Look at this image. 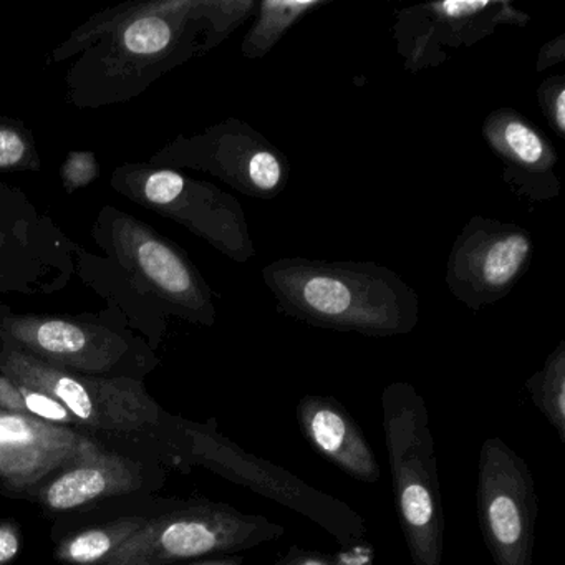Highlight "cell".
I'll return each mask as SVG.
<instances>
[{
  "label": "cell",
  "instance_id": "23",
  "mask_svg": "<svg viewBox=\"0 0 565 565\" xmlns=\"http://www.w3.org/2000/svg\"><path fill=\"white\" fill-rule=\"evenodd\" d=\"M253 8V2L198 0V18L203 19L204 24L211 29L210 34L204 38L203 54L221 42L231 29L236 28Z\"/></svg>",
  "mask_w": 565,
  "mask_h": 565
},
{
  "label": "cell",
  "instance_id": "2",
  "mask_svg": "<svg viewBox=\"0 0 565 565\" xmlns=\"http://www.w3.org/2000/svg\"><path fill=\"white\" fill-rule=\"evenodd\" d=\"M290 316L363 335L406 333L416 323V299L395 276L356 264H273L264 273Z\"/></svg>",
  "mask_w": 565,
  "mask_h": 565
},
{
  "label": "cell",
  "instance_id": "8",
  "mask_svg": "<svg viewBox=\"0 0 565 565\" xmlns=\"http://www.w3.org/2000/svg\"><path fill=\"white\" fill-rule=\"evenodd\" d=\"M0 343L67 372L130 379L143 345L134 335L84 317L14 313L4 306H0Z\"/></svg>",
  "mask_w": 565,
  "mask_h": 565
},
{
  "label": "cell",
  "instance_id": "21",
  "mask_svg": "<svg viewBox=\"0 0 565 565\" xmlns=\"http://www.w3.org/2000/svg\"><path fill=\"white\" fill-rule=\"evenodd\" d=\"M42 158L34 134L18 118L0 117V173H39Z\"/></svg>",
  "mask_w": 565,
  "mask_h": 565
},
{
  "label": "cell",
  "instance_id": "13",
  "mask_svg": "<svg viewBox=\"0 0 565 565\" xmlns=\"http://www.w3.org/2000/svg\"><path fill=\"white\" fill-rule=\"evenodd\" d=\"M531 236L515 226L469 224L449 260V286L468 303H488L512 289L527 267Z\"/></svg>",
  "mask_w": 565,
  "mask_h": 565
},
{
  "label": "cell",
  "instance_id": "3",
  "mask_svg": "<svg viewBox=\"0 0 565 565\" xmlns=\"http://www.w3.org/2000/svg\"><path fill=\"white\" fill-rule=\"evenodd\" d=\"M383 431L399 527L413 565H443L446 519L435 438L415 386L392 383L382 393Z\"/></svg>",
  "mask_w": 565,
  "mask_h": 565
},
{
  "label": "cell",
  "instance_id": "4",
  "mask_svg": "<svg viewBox=\"0 0 565 565\" xmlns=\"http://www.w3.org/2000/svg\"><path fill=\"white\" fill-rule=\"evenodd\" d=\"M284 534V525L223 502H177L167 512L148 519L100 565H183L213 555H236Z\"/></svg>",
  "mask_w": 565,
  "mask_h": 565
},
{
  "label": "cell",
  "instance_id": "27",
  "mask_svg": "<svg viewBox=\"0 0 565 565\" xmlns=\"http://www.w3.org/2000/svg\"><path fill=\"white\" fill-rule=\"evenodd\" d=\"M21 552V532L11 522H0V565H9Z\"/></svg>",
  "mask_w": 565,
  "mask_h": 565
},
{
  "label": "cell",
  "instance_id": "10",
  "mask_svg": "<svg viewBox=\"0 0 565 565\" xmlns=\"http://www.w3.org/2000/svg\"><path fill=\"white\" fill-rule=\"evenodd\" d=\"M479 529L495 565H532L539 501L524 458L502 438L481 445L476 488Z\"/></svg>",
  "mask_w": 565,
  "mask_h": 565
},
{
  "label": "cell",
  "instance_id": "20",
  "mask_svg": "<svg viewBox=\"0 0 565 565\" xmlns=\"http://www.w3.org/2000/svg\"><path fill=\"white\" fill-rule=\"evenodd\" d=\"M320 2H263L256 25L244 42L246 57H263L307 11Z\"/></svg>",
  "mask_w": 565,
  "mask_h": 565
},
{
  "label": "cell",
  "instance_id": "19",
  "mask_svg": "<svg viewBox=\"0 0 565 565\" xmlns=\"http://www.w3.org/2000/svg\"><path fill=\"white\" fill-rule=\"evenodd\" d=\"M150 4L151 0H147V2L130 0V2H124V4L107 9L100 14H95L81 28L75 29L57 49H54L51 55L52 62L58 64V62L68 61V58L82 54L92 45L114 34L120 25L127 24L130 19L137 18L138 14L147 11Z\"/></svg>",
  "mask_w": 565,
  "mask_h": 565
},
{
  "label": "cell",
  "instance_id": "17",
  "mask_svg": "<svg viewBox=\"0 0 565 565\" xmlns=\"http://www.w3.org/2000/svg\"><path fill=\"white\" fill-rule=\"evenodd\" d=\"M148 519L145 515H127L104 525L85 529L64 539L55 548V558L64 565H100L131 535L137 534Z\"/></svg>",
  "mask_w": 565,
  "mask_h": 565
},
{
  "label": "cell",
  "instance_id": "11",
  "mask_svg": "<svg viewBox=\"0 0 565 565\" xmlns=\"http://www.w3.org/2000/svg\"><path fill=\"white\" fill-rule=\"evenodd\" d=\"M107 451L92 433L0 409V488L44 486L71 466Z\"/></svg>",
  "mask_w": 565,
  "mask_h": 565
},
{
  "label": "cell",
  "instance_id": "12",
  "mask_svg": "<svg viewBox=\"0 0 565 565\" xmlns=\"http://www.w3.org/2000/svg\"><path fill=\"white\" fill-rule=\"evenodd\" d=\"M147 163L207 171L246 193L270 194L284 181V164L267 147H254V135L237 124H223L194 137H178Z\"/></svg>",
  "mask_w": 565,
  "mask_h": 565
},
{
  "label": "cell",
  "instance_id": "16",
  "mask_svg": "<svg viewBox=\"0 0 565 565\" xmlns=\"http://www.w3.org/2000/svg\"><path fill=\"white\" fill-rule=\"evenodd\" d=\"M484 137L502 160L522 173H547L555 153L545 138L511 111H498L486 121Z\"/></svg>",
  "mask_w": 565,
  "mask_h": 565
},
{
  "label": "cell",
  "instance_id": "7",
  "mask_svg": "<svg viewBox=\"0 0 565 565\" xmlns=\"http://www.w3.org/2000/svg\"><path fill=\"white\" fill-rule=\"evenodd\" d=\"M180 456L312 519L342 547L365 541V519L349 504L306 484L280 466L244 451L207 425L190 423L181 428Z\"/></svg>",
  "mask_w": 565,
  "mask_h": 565
},
{
  "label": "cell",
  "instance_id": "15",
  "mask_svg": "<svg viewBox=\"0 0 565 565\" xmlns=\"http://www.w3.org/2000/svg\"><path fill=\"white\" fill-rule=\"evenodd\" d=\"M148 472L140 462L104 451L71 466L42 486L41 502L54 512H72L108 498H120L147 488Z\"/></svg>",
  "mask_w": 565,
  "mask_h": 565
},
{
  "label": "cell",
  "instance_id": "26",
  "mask_svg": "<svg viewBox=\"0 0 565 565\" xmlns=\"http://www.w3.org/2000/svg\"><path fill=\"white\" fill-rule=\"evenodd\" d=\"M539 95L544 105L545 115L561 137L565 135V88L562 78H551L542 85Z\"/></svg>",
  "mask_w": 565,
  "mask_h": 565
},
{
  "label": "cell",
  "instance_id": "14",
  "mask_svg": "<svg viewBox=\"0 0 565 565\" xmlns=\"http://www.w3.org/2000/svg\"><path fill=\"white\" fill-rule=\"evenodd\" d=\"M306 441L323 459L365 484L382 479L375 452L349 409L332 396L307 395L296 408Z\"/></svg>",
  "mask_w": 565,
  "mask_h": 565
},
{
  "label": "cell",
  "instance_id": "28",
  "mask_svg": "<svg viewBox=\"0 0 565 565\" xmlns=\"http://www.w3.org/2000/svg\"><path fill=\"white\" fill-rule=\"evenodd\" d=\"M244 558L241 555H220V557L200 558V561L188 562L183 565H243Z\"/></svg>",
  "mask_w": 565,
  "mask_h": 565
},
{
  "label": "cell",
  "instance_id": "5",
  "mask_svg": "<svg viewBox=\"0 0 565 565\" xmlns=\"http://www.w3.org/2000/svg\"><path fill=\"white\" fill-rule=\"evenodd\" d=\"M95 243L168 312L211 326L213 299L206 280L173 241L150 224L108 206L94 226Z\"/></svg>",
  "mask_w": 565,
  "mask_h": 565
},
{
  "label": "cell",
  "instance_id": "24",
  "mask_svg": "<svg viewBox=\"0 0 565 565\" xmlns=\"http://www.w3.org/2000/svg\"><path fill=\"white\" fill-rule=\"evenodd\" d=\"M15 383H18L19 393H21L22 402H24L25 415L34 416V418L52 423V425L85 431L81 423L75 419V416L57 398L42 392V390L34 388V386L24 385L21 382Z\"/></svg>",
  "mask_w": 565,
  "mask_h": 565
},
{
  "label": "cell",
  "instance_id": "1",
  "mask_svg": "<svg viewBox=\"0 0 565 565\" xmlns=\"http://www.w3.org/2000/svg\"><path fill=\"white\" fill-rule=\"evenodd\" d=\"M198 0H151L150 8L82 52L65 77L77 108H102L140 97L164 74L203 54Z\"/></svg>",
  "mask_w": 565,
  "mask_h": 565
},
{
  "label": "cell",
  "instance_id": "9",
  "mask_svg": "<svg viewBox=\"0 0 565 565\" xmlns=\"http://www.w3.org/2000/svg\"><path fill=\"white\" fill-rule=\"evenodd\" d=\"M111 190L131 203L168 217L231 257L244 253L243 214L233 198L213 184L150 163H125L111 174Z\"/></svg>",
  "mask_w": 565,
  "mask_h": 565
},
{
  "label": "cell",
  "instance_id": "18",
  "mask_svg": "<svg viewBox=\"0 0 565 565\" xmlns=\"http://www.w3.org/2000/svg\"><path fill=\"white\" fill-rule=\"evenodd\" d=\"M535 408L544 415L548 425L555 429L562 443H565V345L548 355L542 370L525 382Z\"/></svg>",
  "mask_w": 565,
  "mask_h": 565
},
{
  "label": "cell",
  "instance_id": "22",
  "mask_svg": "<svg viewBox=\"0 0 565 565\" xmlns=\"http://www.w3.org/2000/svg\"><path fill=\"white\" fill-rule=\"evenodd\" d=\"M373 562L375 548L370 542L360 541L352 545H343L335 554L292 545L287 554L277 558L273 565H373Z\"/></svg>",
  "mask_w": 565,
  "mask_h": 565
},
{
  "label": "cell",
  "instance_id": "6",
  "mask_svg": "<svg viewBox=\"0 0 565 565\" xmlns=\"http://www.w3.org/2000/svg\"><path fill=\"white\" fill-rule=\"evenodd\" d=\"M0 373L57 398L85 431L137 436L163 425V409L140 379L55 369L0 343Z\"/></svg>",
  "mask_w": 565,
  "mask_h": 565
},
{
  "label": "cell",
  "instance_id": "25",
  "mask_svg": "<svg viewBox=\"0 0 565 565\" xmlns=\"http://www.w3.org/2000/svg\"><path fill=\"white\" fill-rule=\"evenodd\" d=\"M100 163L94 151H71L65 157L61 167L62 186L65 193L72 194L75 191L90 186L95 180L100 178Z\"/></svg>",
  "mask_w": 565,
  "mask_h": 565
}]
</instances>
